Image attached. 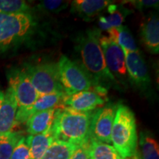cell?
<instances>
[{"instance_id": "7c38bea8", "label": "cell", "mask_w": 159, "mask_h": 159, "mask_svg": "<svg viewBox=\"0 0 159 159\" xmlns=\"http://www.w3.org/2000/svg\"><path fill=\"white\" fill-rule=\"evenodd\" d=\"M64 96L57 94L40 95L37 100L28 108L17 110L16 123V125L25 123L30 117L40 111L61 108L63 107L62 99Z\"/></svg>"}, {"instance_id": "5bb4252c", "label": "cell", "mask_w": 159, "mask_h": 159, "mask_svg": "<svg viewBox=\"0 0 159 159\" xmlns=\"http://www.w3.org/2000/svg\"><path fill=\"white\" fill-rule=\"evenodd\" d=\"M142 42L150 52H159V21L156 13H151L143 20L140 27Z\"/></svg>"}, {"instance_id": "484cf974", "label": "cell", "mask_w": 159, "mask_h": 159, "mask_svg": "<svg viewBox=\"0 0 159 159\" xmlns=\"http://www.w3.org/2000/svg\"><path fill=\"white\" fill-rule=\"evenodd\" d=\"M68 2L61 1V0H44L40 4V7L43 11L57 13L68 7Z\"/></svg>"}, {"instance_id": "8fae6325", "label": "cell", "mask_w": 159, "mask_h": 159, "mask_svg": "<svg viewBox=\"0 0 159 159\" xmlns=\"http://www.w3.org/2000/svg\"><path fill=\"white\" fill-rule=\"evenodd\" d=\"M105 100L94 91H85L63 97V106L81 112H89L104 104Z\"/></svg>"}, {"instance_id": "8992f818", "label": "cell", "mask_w": 159, "mask_h": 159, "mask_svg": "<svg viewBox=\"0 0 159 159\" xmlns=\"http://www.w3.org/2000/svg\"><path fill=\"white\" fill-rule=\"evenodd\" d=\"M57 63L60 81L66 95H71L81 91H89L93 83L82 66L62 55Z\"/></svg>"}, {"instance_id": "9c48e42d", "label": "cell", "mask_w": 159, "mask_h": 159, "mask_svg": "<svg viewBox=\"0 0 159 159\" xmlns=\"http://www.w3.org/2000/svg\"><path fill=\"white\" fill-rule=\"evenodd\" d=\"M124 52L125 66L130 80L133 85L143 91L150 88L151 80L148 66L139 52Z\"/></svg>"}, {"instance_id": "cb8c5ba5", "label": "cell", "mask_w": 159, "mask_h": 159, "mask_svg": "<svg viewBox=\"0 0 159 159\" xmlns=\"http://www.w3.org/2000/svg\"><path fill=\"white\" fill-rule=\"evenodd\" d=\"M127 15H128V11H126L125 8L121 10V8L117 7L114 13L107 17L104 16V18L105 22L111 29L113 27H119L122 26L125 20V17Z\"/></svg>"}, {"instance_id": "ba28073f", "label": "cell", "mask_w": 159, "mask_h": 159, "mask_svg": "<svg viewBox=\"0 0 159 159\" xmlns=\"http://www.w3.org/2000/svg\"><path fill=\"white\" fill-rule=\"evenodd\" d=\"M116 108L117 105L108 103L93 114L89 128V139L105 144H111V131Z\"/></svg>"}, {"instance_id": "ffe728a7", "label": "cell", "mask_w": 159, "mask_h": 159, "mask_svg": "<svg viewBox=\"0 0 159 159\" xmlns=\"http://www.w3.org/2000/svg\"><path fill=\"white\" fill-rule=\"evenodd\" d=\"M77 148V145L55 140L41 159H70Z\"/></svg>"}, {"instance_id": "ac0fdd59", "label": "cell", "mask_w": 159, "mask_h": 159, "mask_svg": "<svg viewBox=\"0 0 159 159\" xmlns=\"http://www.w3.org/2000/svg\"><path fill=\"white\" fill-rule=\"evenodd\" d=\"M138 141L139 147L131 159H159L158 144L150 133L142 131Z\"/></svg>"}, {"instance_id": "9a60e30c", "label": "cell", "mask_w": 159, "mask_h": 159, "mask_svg": "<svg viewBox=\"0 0 159 159\" xmlns=\"http://www.w3.org/2000/svg\"><path fill=\"white\" fill-rule=\"evenodd\" d=\"M56 140L52 128L43 134L26 137L29 147L30 159H41L50 145Z\"/></svg>"}, {"instance_id": "6da1fadb", "label": "cell", "mask_w": 159, "mask_h": 159, "mask_svg": "<svg viewBox=\"0 0 159 159\" xmlns=\"http://www.w3.org/2000/svg\"><path fill=\"white\" fill-rule=\"evenodd\" d=\"M100 35L99 30H89L79 38L77 43L82 67L90 76L94 86H102L101 83H114L116 80L105 63L99 44Z\"/></svg>"}, {"instance_id": "52a82bcc", "label": "cell", "mask_w": 159, "mask_h": 159, "mask_svg": "<svg viewBox=\"0 0 159 159\" xmlns=\"http://www.w3.org/2000/svg\"><path fill=\"white\" fill-rule=\"evenodd\" d=\"M9 87L13 91L18 109L28 108L34 103L40 95L37 92L23 69L13 68L7 74Z\"/></svg>"}, {"instance_id": "7402d4cb", "label": "cell", "mask_w": 159, "mask_h": 159, "mask_svg": "<svg viewBox=\"0 0 159 159\" xmlns=\"http://www.w3.org/2000/svg\"><path fill=\"white\" fill-rule=\"evenodd\" d=\"M21 132H11L0 136V159H10L17 143L22 137Z\"/></svg>"}, {"instance_id": "d6986e66", "label": "cell", "mask_w": 159, "mask_h": 159, "mask_svg": "<svg viewBox=\"0 0 159 159\" xmlns=\"http://www.w3.org/2000/svg\"><path fill=\"white\" fill-rule=\"evenodd\" d=\"M108 37L116 41L123 51L139 52L136 41L126 26L113 27L108 31Z\"/></svg>"}, {"instance_id": "7a4b0ae2", "label": "cell", "mask_w": 159, "mask_h": 159, "mask_svg": "<svg viewBox=\"0 0 159 159\" xmlns=\"http://www.w3.org/2000/svg\"><path fill=\"white\" fill-rule=\"evenodd\" d=\"M93 113L81 112L63 106L56 108L52 125L56 140L80 145L89 139Z\"/></svg>"}, {"instance_id": "d4e9b609", "label": "cell", "mask_w": 159, "mask_h": 159, "mask_svg": "<svg viewBox=\"0 0 159 159\" xmlns=\"http://www.w3.org/2000/svg\"><path fill=\"white\" fill-rule=\"evenodd\" d=\"M10 159H30V150L26 137L22 136L18 142Z\"/></svg>"}, {"instance_id": "e0dca14e", "label": "cell", "mask_w": 159, "mask_h": 159, "mask_svg": "<svg viewBox=\"0 0 159 159\" xmlns=\"http://www.w3.org/2000/svg\"><path fill=\"white\" fill-rule=\"evenodd\" d=\"M110 4L108 0H76L71 3V12L84 19H91Z\"/></svg>"}, {"instance_id": "2e32d148", "label": "cell", "mask_w": 159, "mask_h": 159, "mask_svg": "<svg viewBox=\"0 0 159 159\" xmlns=\"http://www.w3.org/2000/svg\"><path fill=\"white\" fill-rule=\"evenodd\" d=\"M56 108L40 111L33 114L26 122L27 131L30 135L43 134L52 128Z\"/></svg>"}, {"instance_id": "83f0119b", "label": "cell", "mask_w": 159, "mask_h": 159, "mask_svg": "<svg viewBox=\"0 0 159 159\" xmlns=\"http://www.w3.org/2000/svg\"><path fill=\"white\" fill-rule=\"evenodd\" d=\"M128 2H131L137 9L142 10L145 8H150V7H158L159 2L157 0H139V1H130Z\"/></svg>"}, {"instance_id": "44dd1931", "label": "cell", "mask_w": 159, "mask_h": 159, "mask_svg": "<svg viewBox=\"0 0 159 159\" xmlns=\"http://www.w3.org/2000/svg\"><path fill=\"white\" fill-rule=\"evenodd\" d=\"M89 159H129L124 158L110 144L90 139Z\"/></svg>"}, {"instance_id": "4316f807", "label": "cell", "mask_w": 159, "mask_h": 159, "mask_svg": "<svg viewBox=\"0 0 159 159\" xmlns=\"http://www.w3.org/2000/svg\"><path fill=\"white\" fill-rule=\"evenodd\" d=\"M89 146L90 139L85 141L77 146L70 159H89Z\"/></svg>"}, {"instance_id": "603a6c76", "label": "cell", "mask_w": 159, "mask_h": 159, "mask_svg": "<svg viewBox=\"0 0 159 159\" xmlns=\"http://www.w3.org/2000/svg\"><path fill=\"white\" fill-rule=\"evenodd\" d=\"M30 7L27 2L23 0H0V13H30Z\"/></svg>"}, {"instance_id": "30bf717a", "label": "cell", "mask_w": 159, "mask_h": 159, "mask_svg": "<svg viewBox=\"0 0 159 159\" xmlns=\"http://www.w3.org/2000/svg\"><path fill=\"white\" fill-rule=\"evenodd\" d=\"M99 41L104 54L105 63L111 74L118 77H125L127 70L122 49L108 36L100 35Z\"/></svg>"}, {"instance_id": "277c9868", "label": "cell", "mask_w": 159, "mask_h": 159, "mask_svg": "<svg viewBox=\"0 0 159 159\" xmlns=\"http://www.w3.org/2000/svg\"><path fill=\"white\" fill-rule=\"evenodd\" d=\"M35 25L30 13H0V52L21 44L29 39Z\"/></svg>"}, {"instance_id": "4fadbf2b", "label": "cell", "mask_w": 159, "mask_h": 159, "mask_svg": "<svg viewBox=\"0 0 159 159\" xmlns=\"http://www.w3.org/2000/svg\"><path fill=\"white\" fill-rule=\"evenodd\" d=\"M18 105L13 91L10 88L4 93L2 102L0 105V136L13 131L16 125V115Z\"/></svg>"}, {"instance_id": "f1b7e54d", "label": "cell", "mask_w": 159, "mask_h": 159, "mask_svg": "<svg viewBox=\"0 0 159 159\" xmlns=\"http://www.w3.org/2000/svg\"><path fill=\"white\" fill-rule=\"evenodd\" d=\"M3 97H4V93L1 90H0V105H1L2 102Z\"/></svg>"}, {"instance_id": "5b68a950", "label": "cell", "mask_w": 159, "mask_h": 159, "mask_svg": "<svg viewBox=\"0 0 159 159\" xmlns=\"http://www.w3.org/2000/svg\"><path fill=\"white\" fill-rule=\"evenodd\" d=\"M22 69L39 95H66L60 81L57 63L41 62L36 64H26Z\"/></svg>"}, {"instance_id": "3957f363", "label": "cell", "mask_w": 159, "mask_h": 159, "mask_svg": "<svg viewBox=\"0 0 159 159\" xmlns=\"http://www.w3.org/2000/svg\"><path fill=\"white\" fill-rule=\"evenodd\" d=\"M138 139L134 112L126 105L119 104L111 131L113 147L122 157L130 158L136 151Z\"/></svg>"}]
</instances>
